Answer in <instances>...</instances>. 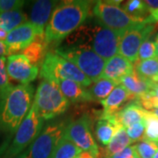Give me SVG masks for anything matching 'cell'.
I'll use <instances>...</instances> for the list:
<instances>
[{
    "label": "cell",
    "mask_w": 158,
    "mask_h": 158,
    "mask_svg": "<svg viewBox=\"0 0 158 158\" xmlns=\"http://www.w3.org/2000/svg\"><path fill=\"white\" fill-rule=\"evenodd\" d=\"M91 2L87 0L64 1L56 6L45 30L48 44L59 42L73 33L86 20Z\"/></svg>",
    "instance_id": "6da1fadb"
},
{
    "label": "cell",
    "mask_w": 158,
    "mask_h": 158,
    "mask_svg": "<svg viewBox=\"0 0 158 158\" xmlns=\"http://www.w3.org/2000/svg\"><path fill=\"white\" fill-rule=\"evenodd\" d=\"M124 33L98 25H82L66 38L67 47L90 48L104 60H109L118 53Z\"/></svg>",
    "instance_id": "7a4b0ae2"
},
{
    "label": "cell",
    "mask_w": 158,
    "mask_h": 158,
    "mask_svg": "<svg viewBox=\"0 0 158 158\" xmlns=\"http://www.w3.org/2000/svg\"><path fill=\"white\" fill-rule=\"evenodd\" d=\"M34 87L18 85L0 95V131L11 138L32 106Z\"/></svg>",
    "instance_id": "3957f363"
},
{
    "label": "cell",
    "mask_w": 158,
    "mask_h": 158,
    "mask_svg": "<svg viewBox=\"0 0 158 158\" xmlns=\"http://www.w3.org/2000/svg\"><path fill=\"white\" fill-rule=\"evenodd\" d=\"M43 126L44 119L32 104L28 114L23 119L13 138L8 137L0 146V158H14L24 152L39 135Z\"/></svg>",
    "instance_id": "277c9868"
},
{
    "label": "cell",
    "mask_w": 158,
    "mask_h": 158,
    "mask_svg": "<svg viewBox=\"0 0 158 158\" xmlns=\"http://www.w3.org/2000/svg\"><path fill=\"white\" fill-rule=\"evenodd\" d=\"M119 3L121 1H97L92 11L100 25L120 33L142 25H154L148 16L138 18L128 14L119 7Z\"/></svg>",
    "instance_id": "5b68a950"
},
{
    "label": "cell",
    "mask_w": 158,
    "mask_h": 158,
    "mask_svg": "<svg viewBox=\"0 0 158 158\" xmlns=\"http://www.w3.org/2000/svg\"><path fill=\"white\" fill-rule=\"evenodd\" d=\"M40 75L44 80L55 83L61 80H71L85 88L92 85V82L74 63L55 52L47 54L40 66Z\"/></svg>",
    "instance_id": "8992f818"
},
{
    "label": "cell",
    "mask_w": 158,
    "mask_h": 158,
    "mask_svg": "<svg viewBox=\"0 0 158 158\" xmlns=\"http://www.w3.org/2000/svg\"><path fill=\"white\" fill-rule=\"evenodd\" d=\"M33 105L40 117L48 120L65 113L69 106V102L55 82L43 79L35 92Z\"/></svg>",
    "instance_id": "52a82bcc"
},
{
    "label": "cell",
    "mask_w": 158,
    "mask_h": 158,
    "mask_svg": "<svg viewBox=\"0 0 158 158\" xmlns=\"http://www.w3.org/2000/svg\"><path fill=\"white\" fill-rule=\"evenodd\" d=\"M55 53L74 63L92 83L101 78L106 60L90 48L62 46L57 48Z\"/></svg>",
    "instance_id": "ba28073f"
},
{
    "label": "cell",
    "mask_w": 158,
    "mask_h": 158,
    "mask_svg": "<svg viewBox=\"0 0 158 158\" xmlns=\"http://www.w3.org/2000/svg\"><path fill=\"white\" fill-rule=\"evenodd\" d=\"M66 125L63 122L51 123L43 127L30 145L28 158H51L59 141L64 134Z\"/></svg>",
    "instance_id": "9c48e42d"
},
{
    "label": "cell",
    "mask_w": 158,
    "mask_h": 158,
    "mask_svg": "<svg viewBox=\"0 0 158 158\" xmlns=\"http://www.w3.org/2000/svg\"><path fill=\"white\" fill-rule=\"evenodd\" d=\"M63 135L72 141L82 151L91 153L98 158L100 156L99 148L90 132V119L87 115H84L67 125Z\"/></svg>",
    "instance_id": "30bf717a"
},
{
    "label": "cell",
    "mask_w": 158,
    "mask_h": 158,
    "mask_svg": "<svg viewBox=\"0 0 158 158\" xmlns=\"http://www.w3.org/2000/svg\"><path fill=\"white\" fill-rule=\"evenodd\" d=\"M154 31V25H142L126 31L120 40L118 55L133 64L138 62V53L142 42L149 38Z\"/></svg>",
    "instance_id": "8fae6325"
},
{
    "label": "cell",
    "mask_w": 158,
    "mask_h": 158,
    "mask_svg": "<svg viewBox=\"0 0 158 158\" xmlns=\"http://www.w3.org/2000/svg\"><path fill=\"white\" fill-rule=\"evenodd\" d=\"M6 69L9 78L20 85H29L37 78L39 68L33 65L22 54L12 55L6 58Z\"/></svg>",
    "instance_id": "7c38bea8"
},
{
    "label": "cell",
    "mask_w": 158,
    "mask_h": 158,
    "mask_svg": "<svg viewBox=\"0 0 158 158\" xmlns=\"http://www.w3.org/2000/svg\"><path fill=\"white\" fill-rule=\"evenodd\" d=\"M38 36V32L30 21L24 23L13 29L6 37L5 43L7 48V55H16L28 47Z\"/></svg>",
    "instance_id": "4fadbf2b"
},
{
    "label": "cell",
    "mask_w": 158,
    "mask_h": 158,
    "mask_svg": "<svg viewBox=\"0 0 158 158\" xmlns=\"http://www.w3.org/2000/svg\"><path fill=\"white\" fill-rule=\"evenodd\" d=\"M57 3V1L52 0H38L34 2L31 10L30 22L35 27L38 36L45 35V27L49 21Z\"/></svg>",
    "instance_id": "5bb4252c"
},
{
    "label": "cell",
    "mask_w": 158,
    "mask_h": 158,
    "mask_svg": "<svg viewBox=\"0 0 158 158\" xmlns=\"http://www.w3.org/2000/svg\"><path fill=\"white\" fill-rule=\"evenodd\" d=\"M135 99V98L132 96L122 85H117L106 98L100 101V104L104 108L101 117L113 116L123 108L122 106L125 103Z\"/></svg>",
    "instance_id": "9a60e30c"
},
{
    "label": "cell",
    "mask_w": 158,
    "mask_h": 158,
    "mask_svg": "<svg viewBox=\"0 0 158 158\" xmlns=\"http://www.w3.org/2000/svg\"><path fill=\"white\" fill-rule=\"evenodd\" d=\"M135 72V66L127 59L116 55L106 62L101 78H106L118 82L127 75Z\"/></svg>",
    "instance_id": "2e32d148"
},
{
    "label": "cell",
    "mask_w": 158,
    "mask_h": 158,
    "mask_svg": "<svg viewBox=\"0 0 158 158\" xmlns=\"http://www.w3.org/2000/svg\"><path fill=\"white\" fill-rule=\"evenodd\" d=\"M147 112L135 100L115 113L114 117L118 124L127 128L132 125L144 121Z\"/></svg>",
    "instance_id": "e0dca14e"
},
{
    "label": "cell",
    "mask_w": 158,
    "mask_h": 158,
    "mask_svg": "<svg viewBox=\"0 0 158 158\" xmlns=\"http://www.w3.org/2000/svg\"><path fill=\"white\" fill-rule=\"evenodd\" d=\"M62 95L69 103L93 101L85 87L71 80H61L56 83Z\"/></svg>",
    "instance_id": "ac0fdd59"
},
{
    "label": "cell",
    "mask_w": 158,
    "mask_h": 158,
    "mask_svg": "<svg viewBox=\"0 0 158 158\" xmlns=\"http://www.w3.org/2000/svg\"><path fill=\"white\" fill-rule=\"evenodd\" d=\"M118 85H122L136 99L153 90L155 85H156L140 77L136 74L135 70L134 73L123 77L118 81Z\"/></svg>",
    "instance_id": "d6986e66"
},
{
    "label": "cell",
    "mask_w": 158,
    "mask_h": 158,
    "mask_svg": "<svg viewBox=\"0 0 158 158\" xmlns=\"http://www.w3.org/2000/svg\"><path fill=\"white\" fill-rule=\"evenodd\" d=\"M120 125L116 121L114 115L111 117H100L97 121L95 134L98 141L103 146H107Z\"/></svg>",
    "instance_id": "ffe728a7"
},
{
    "label": "cell",
    "mask_w": 158,
    "mask_h": 158,
    "mask_svg": "<svg viewBox=\"0 0 158 158\" xmlns=\"http://www.w3.org/2000/svg\"><path fill=\"white\" fill-rule=\"evenodd\" d=\"M48 43L45 40V35L37 36L34 41H33L28 47H27L22 51V55L27 58L29 62L33 65L39 67L41 66L42 62L47 56V48Z\"/></svg>",
    "instance_id": "44dd1931"
},
{
    "label": "cell",
    "mask_w": 158,
    "mask_h": 158,
    "mask_svg": "<svg viewBox=\"0 0 158 158\" xmlns=\"http://www.w3.org/2000/svg\"><path fill=\"white\" fill-rule=\"evenodd\" d=\"M133 142L127 134V130L124 127H118L112 141L103 150V158H108L118 151L124 149L125 148L130 146Z\"/></svg>",
    "instance_id": "7402d4cb"
},
{
    "label": "cell",
    "mask_w": 158,
    "mask_h": 158,
    "mask_svg": "<svg viewBox=\"0 0 158 158\" xmlns=\"http://www.w3.org/2000/svg\"><path fill=\"white\" fill-rule=\"evenodd\" d=\"M135 70L142 79L158 85V57L137 62Z\"/></svg>",
    "instance_id": "603a6c76"
},
{
    "label": "cell",
    "mask_w": 158,
    "mask_h": 158,
    "mask_svg": "<svg viewBox=\"0 0 158 158\" xmlns=\"http://www.w3.org/2000/svg\"><path fill=\"white\" fill-rule=\"evenodd\" d=\"M118 85V82L106 78H99L87 88V91L91 98L97 101H102L106 98L113 90Z\"/></svg>",
    "instance_id": "cb8c5ba5"
},
{
    "label": "cell",
    "mask_w": 158,
    "mask_h": 158,
    "mask_svg": "<svg viewBox=\"0 0 158 158\" xmlns=\"http://www.w3.org/2000/svg\"><path fill=\"white\" fill-rule=\"evenodd\" d=\"M26 22H27V15L20 10L0 13V28L7 33Z\"/></svg>",
    "instance_id": "d4e9b609"
},
{
    "label": "cell",
    "mask_w": 158,
    "mask_h": 158,
    "mask_svg": "<svg viewBox=\"0 0 158 158\" xmlns=\"http://www.w3.org/2000/svg\"><path fill=\"white\" fill-rule=\"evenodd\" d=\"M82 150L68 138L62 135L51 158H77Z\"/></svg>",
    "instance_id": "484cf974"
},
{
    "label": "cell",
    "mask_w": 158,
    "mask_h": 158,
    "mask_svg": "<svg viewBox=\"0 0 158 158\" xmlns=\"http://www.w3.org/2000/svg\"><path fill=\"white\" fill-rule=\"evenodd\" d=\"M144 121L145 134L143 140L153 141L158 145V118L148 111Z\"/></svg>",
    "instance_id": "4316f807"
},
{
    "label": "cell",
    "mask_w": 158,
    "mask_h": 158,
    "mask_svg": "<svg viewBox=\"0 0 158 158\" xmlns=\"http://www.w3.org/2000/svg\"><path fill=\"white\" fill-rule=\"evenodd\" d=\"M125 11L128 14L138 18H147L148 16V7L145 1L141 0H130L127 1L124 6Z\"/></svg>",
    "instance_id": "83f0119b"
},
{
    "label": "cell",
    "mask_w": 158,
    "mask_h": 158,
    "mask_svg": "<svg viewBox=\"0 0 158 158\" xmlns=\"http://www.w3.org/2000/svg\"><path fill=\"white\" fill-rule=\"evenodd\" d=\"M135 146V150L140 158H153L158 150V145L153 141L142 140Z\"/></svg>",
    "instance_id": "f1b7e54d"
},
{
    "label": "cell",
    "mask_w": 158,
    "mask_h": 158,
    "mask_svg": "<svg viewBox=\"0 0 158 158\" xmlns=\"http://www.w3.org/2000/svg\"><path fill=\"white\" fill-rule=\"evenodd\" d=\"M156 57H157V56L154 41H152L149 38L145 40L140 47L138 53V61H144Z\"/></svg>",
    "instance_id": "f546056e"
},
{
    "label": "cell",
    "mask_w": 158,
    "mask_h": 158,
    "mask_svg": "<svg viewBox=\"0 0 158 158\" xmlns=\"http://www.w3.org/2000/svg\"><path fill=\"white\" fill-rule=\"evenodd\" d=\"M13 85L10 83L6 69V58L0 57V95L11 89Z\"/></svg>",
    "instance_id": "4dcf8cb0"
},
{
    "label": "cell",
    "mask_w": 158,
    "mask_h": 158,
    "mask_svg": "<svg viewBox=\"0 0 158 158\" xmlns=\"http://www.w3.org/2000/svg\"><path fill=\"white\" fill-rule=\"evenodd\" d=\"M127 134L132 142L143 140L145 134V121L132 125L126 128Z\"/></svg>",
    "instance_id": "1f68e13d"
},
{
    "label": "cell",
    "mask_w": 158,
    "mask_h": 158,
    "mask_svg": "<svg viewBox=\"0 0 158 158\" xmlns=\"http://www.w3.org/2000/svg\"><path fill=\"white\" fill-rule=\"evenodd\" d=\"M24 4L22 0H0V13L20 10Z\"/></svg>",
    "instance_id": "d6a6232c"
},
{
    "label": "cell",
    "mask_w": 158,
    "mask_h": 158,
    "mask_svg": "<svg viewBox=\"0 0 158 158\" xmlns=\"http://www.w3.org/2000/svg\"><path fill=\"white\" fill-rule=\"evenodd\" d=\"M137 155L135 145H130L108 158H133Z\"/></svg>",
    "instance_id": "836d02e7"
},
{
    "label": "cell",
    "mask_w": 158,
    "mask_h": 158,
    "mask_svg": "<svg viewBox=\"0 0 158 158\" xmlns=\"http://www.w3.org/2000/svg\"><path fill=\"white\" fill-rule=\"evenodd\" d=\"M7 55V48L5 41H0V57Z\"/></svg>",
    "instance_id": "e575fe53"
},
{
    "label": "cell",
    "mask_w": 158,
    "mask_h": 158,
    "mask_svg": "<svg viewBox=\"0 0 158 158\" xmlns=\"http://www.w3.org/2000/svg\"><path fill=\"white\" fill-rule=\"evenodd\" d=\"M77 158H98L95 156H93L91 153L87 152V151H82L77 156Z\"/></svg>",
    "instance_id": "d590c367"
},
{
    "label": "cell",
    "mask_w": 158,
    "mask_h": 158,
    "mask_svg": "<svg viewBox=\"0 0 158 158\" xmlns=\"http://www.w3.org/2000/svg\"><path fill=\"white\" fill-rule=\"evenodd\" d=\"M8 35V33L5 31L4 29L0 28V41H5Z\"/></svg>",
    "instance_id": "8d00e7d4"
},
{
    "label": "cell",
    "mask_w": 158,
    "mask_h": 158,
    "mask_svg": "<svg viewBox=\"0 0 158 158\" xmlns=\"http://www.w3.org/2000/svg\"><path fill=\"white\" fill-rule=\"evenodd\" d=\"M14 158H28V155H27V150H25L24 152L21 154H19V156H17L16 157Z\"/></svg>",
    "instance_id": "74e56055"
},
{
    "label": "cell",
    "mask_w": 158,
    "mask_h": 158,
    "mask_svg": "<svg viewBox=\"0 0 158 158\" xmlns=\"http://www.w3.org/2000/svg\"><path fill=\"white\" fill-rule=\"evenodd\" d=\"M154 43H155V46H156V56L158 57V34L156 36V38H155V41H154Z\"/></svg>",
    "instance_id": "f35d334b"
},
{
    "label": "cell",
    "mask_w": 158,
    "mask_h": 158,
    "mask_svg": "<svg viewBox=\"0 0 158 158\" xmlns=\"http://www.w3.org/2000/svg\"><path fill=\"white\" fill-rule=\"evenodd\" d=\"M153 92H154V94L156 95V98H158V85H155V87L153 88Z\"/></svg>",
    "instance_id": "ab89813d"
},
{
    "label": "cell",
    "mask_w": 158,
    "mask_h": 158,
    "mask_svg": "<svg viewBox=\"0 0 158 158\" xmlns=\"http://www.w3.org/2000/svg\"><path fill=\"white\" fill-rule=\"evenodd\" d=\"M150 113H152L154 116H156V117H157L158 118V108L155 109V110H153V111H151Z\"/></svg>",
    "instance_id": "60d3db41"
},
{
    "label": "cell",
    "mask_w": 158,
    "mask_h": 158,
    "mask_svg": "<svg viewBox=\"0 0 158 158\" xmlns=\"http://www.w3.org/2000/svg\"><path fill=\"white\" fill-rule=\"evenodd\" d=\"M153 158H158V150L156 151V153L155 154V156H154V157Z\"/></svg>",
    "instance_id": "b9f144b4"
},
{
    "label": "cell",
    "mask_w": 158,
    "mask_h": 158,
    "mask_svg": "<svg viewBox=\"0 0 158 158\" xmlns=\"http://www.w3.org/2000/svg\"><path fill=\"white\" fill-rule=\"evenodd\" d=\"M133 158H140V157L138 156V155H136V156H134V157H133Z\"/></svg>",
    "instance_id": "7bdbcfd3"
}]
</instances>
